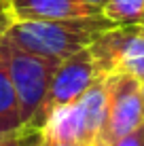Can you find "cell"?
I'll return each instance as SVG.
<instances>
[{
    "instance_id": "6da1fadb",
    "label": "cell",
    "mask_w": 144,
    "mask_h": 146,
    "mask_svg": "<svg viewBox=\"0 0 144 146\" xmlns=\"http://www.w3.org/2000/svg\"><path fill=\"white\" fill-rule=\"evenodd\" d=\"M110 28H115V23H110L102 13L55 21H11L4 38L21 51L64 62L70 55L91 47Z\"/></svg>"
},
{
    "instance_id": "7a4b0ae2",
    "label": "cell",
    "mask_w": 144,
    "mask_h": 146,
    "mask_svg": "<svg viewBox=\"0 0 144 146\" xmlns=\"http://www.w3.org/2000/svg\"><path fill=\"white\" fill-rule=\"evenodd\" d=\"M0 59L7 66L13 87L17 91L23 129H26L28 123L34 119L36 110L40 108L44 95L49 91L51 78L62 62H53V59L40 57V55L21 51L13 42H9L4 36L0 40Z\"/></svg>"
},
{
    "instance_id": "3957f363",
    "label": "cell",
    "mask_w": 144,
    "mask_h": 146,
    "mask_svg": "<svg viewBox=\"0 0 144 146\" xmlns=\"http://www.w3.org/2000/svg\"><path fill=\"white\" fill-rule=\"evenodd\" d=\"M100 76H104V74L100 72L98 62L89 47L70 55L68 59H64L57 66L55 74L51 78V85H49V91L44 95L40 108L36 110L34 119L28 123L26 131H42L44 123L49 121L53 110L78 102V98Z\"/></svg>"
},
{
    "instance_id": "277c9868",
    "label": "cell",
    "mask_w": 144,
    "mask_h": 146,
    "mask_svg": "<svg viewBox=\"0 0 144 146\" xmlns=\"http://www.w3.org/2000/svg\"><path fill=\"white\" fill-rule=\"evenodd\" d=\"M100 72H125L144 80V26H115L91 44Z\"/></svg>"
},
{
    "instance_id": "5b68a950",
    "label": "cell",
    "mask_w": 144,
    "mask_h": 146,
    "mask_svg": "<svg viewBox=\"0 0 144 146\" xmlns=\"http://www.w3.org/2000/svg\"><path fill=\"white\" fill-rule=\"evenodd\" d=\"M106 123L102 140L112 144L117 138L133 131L144 123V98L140 80L125 72L106 74Z\"/></svg>"
},
{
    "instance_id": "8992f818",
    "label": "cell",
    "mask_w": 144,
    "mask_h": 146,
    "mask_svg": "<svg viewBox=\"0 0 144 146\" xmlns=\"http://www.w3.org/2000/svg\"><path fill=\"white\" fill-rule=\"evenodd\" d=\"M11 21H55L100 15L81 0H7Z\"/></svg>"
},
{
    "instance_id": "52a82bcc",
    "label": "cell",
    "mask_w": 144,
    "mask_h": 146,
    "mask_svg": "<svg viewBox=\"0 0 144 146\" xmlns=\"http://www.w3.org/2000/svg\"><path fill=\"white\" fill-rule=\"evenodd\" d=\"M40 133L44 138L59 140V142H74L81 146H91L87 142L85 123H83V112H81L78 102L55 108L49 117V121L44 123Z\"/></svg>"
},
{
    "instance_id": "ba28073f",
    "label": "cell",
    "mask_w": 144,
    "mask_h": 146,
    "mask_svg": "<svg viewBox=\"0 0 144 146\" xmlns=\"http://www.w3.org/2000/svg\"><path fill=\"white\" fill-rule=\"evenodd\" d=\"M78 106H81V112H83L87 142L91 146H96V142L102 138L104 123H106V108H108L106 76H100L81 98H78Z\"/></svg>"
},
{
    "instance_id": "9c48e42d",
    "label": "cell",
    "mask_w": 144,
    "mask_h": 146,
    "mask_svg": "<svg viewBox=\"0 0 144 146\" xmlns=\"http://www.w3.org/2000/svg\"><path fill=\"white\" fill-rule=\"evenodd\" d=\"M21 131H23V119H21L17 91L13 87L7 66L0 59V138L15 135Z\"/></svg>"
},
{
    "instance_id": "30bf717a",
    "label": "cell",
    "mask_w": 144,
    "mask_h": 146,
    "mask_svg": "<svg viewBox=\"0 0 144 146\" xmlns=\"http://www.w3.org/2000/svg\"><path fill=\"white\" fill-rule=\"evenodd\" d=\"M102 15L115 26H144V0H106Z\"/></svg>"
},
{
    "instance_id": "8fae6325",
    "label": "cell",
    "mask_w": 144,
    "mask_h": 146,
    "mask_svg": "<svg viewBox=\"0 0 144 146\" xmlns=\"http://www.w3.org/2000/svg\"><path fill=\"white\" fill-rule=\"evenodd\" d=\"M110 146H144V123L140 125V127H136L133 131L117 138Z\"/></svg>"
},
{
    "instance_id": "7c38bea8",
    "label": "cell",
    "mask_w": 144,
    "mask_h": 146,
    "mask_svg": "<svg viewBox=\"0 0 144 146\" xmlns=\"http://www.w3.org/2000/svg\"><path fill=\"white\" fill-rule=\"evenodd\" d=\"M17 146H40V131H26L19 133Z\"/></svg>"
},
{
    "instance_id": "4fadbf2b",
    "label": "cell",
    "mask_w": 144,
    "mask_h": 146,
    "mask_svg": "<svg viewBox=\"0 0 144 146\" xmlns=\"http://www.w3.org/2000/svg\"><path fill=\"white\" fill-rule=\"evenodd\" d=\"M40 146H81V144H74V142H59V140L44 138V135L40 133Z\"/></svg>"
},
{
    "instance_id": "5bb4252c",
    "label": "cell",
    "mask_w": 144,
    "mask_h": 146,
    "mask_svg": "<svg viewBox=\"0 0 144 146\" xmlns=\"http://www.w3.org/2000/svg\"><path fill=\"white\" fill-rule=\"evenodd\" d=\"M9 26H11V17H9L7 11H4V13H0V40H2V36H4V32H7Z\"/></svg>"
},
{
    "instance_id": "9a60e30c",
    "label": "cell",
    "mask_w": 144,
    "mask_h": 146,
    "mask_svg": "<svg viewBox=\"0 0 144 146\" xmlns=\"http://www.w3.org/2000/svg\"><path fill=\"white\" fill-rule=\"evenodd\" d=\"M19 142V133L15 135H4V138H0V146H17Z\"/></svg>"
},
{
    "instance_id": "2e32d148",
    "label": "cell",
    "mask_w": 144,
    "mask_h": 146,
    "mask_svg": "<svg viewBox=\"0 0 144 146\" xmlns=\"http://www.w3.org/2000/svg\"><path fill=\"white\" fill-rule=\"evenodd\" d=\"M81 2H85L87 7H91V9H96V11L102 13V7L106 4V0H81Z\"/></svg>"
},
{
    "instance_id": "e0dca14e",
    "label": "cell",
    "mask_w": 144,
    "mask_h": 146,
    "mask_svg": "<svg viewBox=\"0 0 144 146\" xmlns=\"http://www.w3.org/2000/svg\"><path fill=\"white\" fill-rule=\"evenodd\" d=\"M7 11V0H0V13Z\"/></svg>"
},
{
    "instance_id": "ac0fdd59",
    "label": "cell",
    "mask_w": 144,
    "mask_h": 146,
    "mask_svg": "<svg viewBox=\"0 0 144 146\" xmlns=\"http://www.w3.org/2000/svg\"><path fill=\"white\" fill-rule=\"evenodd\" d=\"M96 146H110V144H108V142H104V140L100 138V140H98V142H96Z\"/></svg>"
},
{
    "instance_id": "d6986e66",
    "label": "cell",
    "mask_w": 144,
    "mask_h": 146,
    "mask_svg": "<svg viewBox=\"0 0 144 146\" xmlns=\"http://www.w3.org/2000/svg\"><path fill=\"white\" fill-rule=\"evenodd\" d=\"M140 91H142V98H144V80H140Z\"/></svg>"
}]
</instances>
